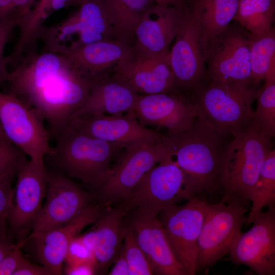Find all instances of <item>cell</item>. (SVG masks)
<instances>
[{
	"instance_id": "obj_1",
	"label": "cell",
	"mask_w": 275,
	"mask_h": 275,
	"mask_svg": "<svg viewBox=\"0 0 275 275\" xmlns=\"http://www.w3.org/2000/svg\"><path fill=\"white\" fill-rule=\"evenodd\" d=\"M14 66L6 82L7 93L33 108L54 138L87 101L91 81L58 52L30 51Z\"/></svg>"
},
{
	"instance_id": "obj_2",
	"label": "cell",
	"mask_w": 275,
	"mask_h": 275,
	"mask_svg": "<svg viewBox=\"0 0 275 275\" xmlns=\"http://www.w3.org/2000/svg\"><path fill=\"white\" fill-rule=\"evenodd\" d=\"M229 136L199 120L188 130L164 135L162 142L183 173L189 198L219 189L223 191Z\"/></svg>"
},
{
	"instance_id": "obj_3",
	"label": "cell",
	"mask_w": 275,
	"mask_h": 275,
	"mask_svg": "<svg viewBox=\"0 0 275 275\" xmlns=\"http://www.w3.org/2000/svg\"><path fill=\"white\" fill-rule=\"evenodd\" d=\"M253 81H210L201 85L191 100L200 121L215 131L236 138L251 123L252 105L259 91Z\"/></svg>"
},
{
	"instance_id": "obj_4",
	"label": "cell",
	"mask_w": 275,
	"mask_h": 275,
	"mask_svg": "<svg viewBox=\"0 0 275 275\" xmlns=\"http://www.w3.org/2000/svg\"><path fill=\"white\" fill-rule=\"evenodd\" d=\"M55 138L56 144L47 156L56 162L63 174L98 189L111 173L114 158L124 149L69 125Z\"/></svg>"
},
{
	"instance_id": "obj_5",
	"label": "cell",
	"mask_w": 275,
	"mask_h": 275,
	"mask_svg": "<svg viewBox=\"0 0 275 275\" xmlns=\"http://www.w3.org/2000/svg\"><path fill=\"white\" fill-rule=\"evenodd\" d=\"M271 139L251 122L246 130L230 142L225 153L222 202L240 200L246 206L268 152Z\"/></svg>"
},
{
	"instance_id": "obj_6",
	"label": "cell",
	"mask_w": 275,
	"mask_h": 275,
	"mask_svg": "<svg viewBox=\"0 0 275 275\" xmlns=\"http://www.w3.org/2000/svg\"><path fill=\"white\" fill-rule=\"evenodd\" d=\"M78 6L63 21L43 27L38 40L43 43L44 50L64 53L88 43L116 39L103 0H82Z\"/></svg>"
},
{
	"instance_id": "obj_7",
	"label": "cell",
	"mask_w": 275,
	"mask_h": 275,
	"mask_svg": "<svg viewBox=\"0 0 275 275\" xmlns=\"http://www.w3.org/2000/svg\"><path fill=\"white\" fill-rule=\"evenodd\" d=\"M246 206L237 200L207 203L198 241L196 272L212 267L229 253L246 222Z\"/></svg>"
},
{
	"instance_id": "obj_8",
	"label": "cell",
	"mask_w": 275,
	"mask_h": 275,
	"mask_svg": "<svg viewBox=\"0 0 275 275\" xmlns=\"http://www.w3.org/2000/svg\"><path fill=\"white\" fill-rule=\"evenodd\" d=\"M124 149L120 161L98 189L99 202L107 206L122 202L146 173L172 157L162 139L141 141Z\"/></svg>"
},
{
	"instance_id": "obj_9",
	"label": "cell",
	"mask_w": 275,
	"mask_h": 275,
	"mask_svg": "<svg viewBox=\"0 0 275 275\" xmlns=\"http://www.w3.org/2000/svg\"><path fill=\"white\" fill-rule=\"evenodd\" d=\"M176 93L186 96L207 78L205 51L196 18L186 5L179 30L168 53Z\"/></svg>"
},
{
	"instance_id": "obj_10",
	"label": "cell",
	"mask_w": 275,
	"mask_h": 275,
	"mask_svg": "<svg viewBox=\"0 0 275 275\" xmlns=\"http://www.w3.org/2000/svg\"><path fill=\"white\" fill-rule=\"evenodd\" d=\"M0 123L8 140L30 159H43L51 149L45 122L24 101L0 91Z\"/></svg>"
},
{
	"instance_id": "obj_11",
	"label": "cell",
	"mask_w": 275,
	"mask_h": 275,
	"mask_svg": "<svg viewBox=\"0 0 275 275\" xmlns=\"http://www.w3.org/2000/svg\"><path fill=\"white\" fill-rule=\"evenodd\" d=\"M249 45L250 33L236 22H231L206 48L205 67L209 81H253Z\"/></svg>"
},
{
	"instance_id": "obj_12",
	"label": "cell",
	"mask_w": 275,
	"mask_h": 275,
	"mask_svg": "<svg viewBox=\"0 0 275 275\" xmlns=\"http://www.w3.org/2000/svg\"><path fill=\"white\" fill-rule=\"evenodd\" d=\"M189 199L183 173L171 158L146 173L120 204L126 214L140 208L158 215L166 208Z\"/></svg>"
},
{
	"instance_id": "obj_13",
	"label": "cell",
	"mask_w": 275,
	"mask_h": 275,
	"mask_svg": "<svg viewBox=\"0 0 275 275\" xmlns=\"http://www.w3.org/2000/svg\"><path fill=\"white\" fill-rule=\"evenodd\" d=\"M207 203L195 196L183 205H172L159 213L172 249L187 275L196 273L198 241Z\"/></svg>"
},
{
	"instance_id": "obj_14",
	"label": "cell",
	"mask_w": 275,
	"mask_h": 275,
	"mask_svg": "<svg viewBox=\"0 0 275 275\" xmlns=\"http://www.w3.org/2000/svg\"><path fill=\"white\" fill-rule=\"evenodd\" d=\"M42 206L31 235L60 228L71 222L91 203V196L61 172L49 173Z\"/></svg>"
},
{
	"instance_id": "obj_15",
	"label": "cell",
	"mask_w": 275,
	"mask_h": 275,
	"mask_svg": "<svg viewBox=\"0 0 275 275\" xmlns=\"http://www.w3.org/2000/svg\"><path fill=\"white\" fill-rule=\"evenodd\" d=\"M253 226L241 233L229 252L235 265L249 267L259 275L275 274V206L261 211Z\"/></svg>"
},
{
	"instance_id": "obj_16",
	"label": "cell",
	"mask_w": 275,
	"mask_h": 275,
	"mask_svg": "<svg viewBox=\"0 0 275 275\" xmlns=\"http://www.w3.org/2000/svg\"><path fill=\"white\" fill-rule=\"evenodd\" d=\"M156 213L143 208L129 210L125 218L154 274L187 275L176 257Z\"/></svg>"
},
{
	"instance_id": "obj_17",
	"label": "cell",
	"mask_w": 275,
	"mask_h": 275,
	"mask_svg": "<svg viewBox=\"0 0 275 275\" xmlns=\"http://www.w3.org/2000/svg\"><path fill=\"white\" fill-rule=\"evenodd\" d=\"M13 204L8 224L17 233L32 227L42 206L49 179L44 158L21 162L16 174Z\"/></svg>"
},
{
	"instance_id": "obj_18",
	"label": "cell",
	"mask_w": 275,
	"mask_h": 275,
	"mask_svg": "<svg viewBox=\"0 0 275 275\" xmlns=\"http://www.w3.org/2000/svg\"><path fill=\"white\" fill-rule=\"evenodd\" d=\"M184 7L151 5L136 28L135 52L147 57L166 56L180 28Z\"/></svg>"
},
{
	"instance_id": "obj_19",
	"label": "cell",
	"mask_w": 275,
	"mask_h": 275,
	"mask_svg": "<svg viewBox=\"0 0 275 275\" xmlns=\"http://www.w3.org/2000/svg\"><path fill=\"white\" fill-rule=\"evenodd\" d=\"M133 111L144 126L164 127L170 133L188 130L197 118L191 100L178 93L139 94Z\"/></svg>"
},
{
	"instance_id": "obj_20",
	"label": "cell",
	"mask_w": 275,
	"mask_h": 275,
	"mask_svg": "<svg viewBox=\"0 0 275 275\" xmlns=\"http://www.w3.org/2000/svg\"><path fill=\"white\" fill-rule=\"evenodd\" d=\"M68 125L88 135L123 148L141 141L161 140L164 135L142 125L134 111L118 115L75 118L70 120Z\"/></svg>"
},
{
	"instance_id": "obj_21",
	"label": "cell",
	"mask_w": 275,
	"mask_h": 275,
	"mask_svg": "<svg viewBox=\"0 0 275 275\" xmlns=\"http://www.w3.org/2000/svg\"><path fill=\"white\" fill-rule=\"evenodd\" d=\"M108 207L101 202L91 203L67 224L44 233L30 235L42 266L53 274H61L63 264L72 240L87 226L93 224Z\"/></svg>"
},
{
	"instance_id": "obj_22",
	"label": "cell",
	"mask_w": 275,
	"mask_h": 275,
	"mask_svg": "<svg viewBox=\"0 0 275 275\" xmlns=\"http://www.w3.org/2000/svg\"><path fill=\"white\" fill-rule=\"evenodd\" d=\"M113 71V77L124 82L139 94L176 93L168 54L163 57H147L134 51L117 65Z\"/></svg>"
},
{
	"instance_id": "obj_23",
	"label": "cell",
	"mask_w": 275,
	"mask_h": 275,
	"mask_svg": "<svg viewBox=\"0 0 275 275\" xmlns=\"http://www.w3.org/2000/svg\"><path fill=\"white\" fill-rule=\"evenodd\" d=\"M134 52L133 47L118 40H105L81 45L64 54L73 67L91 81L107 75Z\"/></svg>"
},
{
	"instance_id": "obj_24",
	"label": "cell",
	"mask_w": 275,
	"mask_h": 275,
	"mask_svg": "<svg viewBox=\"0 0 275 275\" xmlns=\"http://www.w3.org/2000/svg\"><path fill=\"white\" fill-rule=\"evenodd\" d=\"M139 95L129 86L112 76L97 78L91 80L87 101L70 120L98 115H122L133 111Z\"/></svg>"
},
{
	"instance_id": "obj_25",
	"label": "cell",
	"mask_w": 275,
	"mask_h": 275,
	"mask_svg": "<svg viewBox=\"0 0 275 275\" xmlns=\"http://www.w3.org/2000/svg\"><path fill=\"white\" fill-rule=\"evenodd\" d=\"M125 215L121 204L108 206L93 223L96 274H105L120 253L128 229Z\"/></svg>"
},
{
	"instance_id": "obj_26",
	"label": "cell",
	"mask_w": 275,
	"mask_h": 275,
	"mask_svg": "<svg viewBox=\"0 0 275 275\" xmlns=\"http://www.w3.org/2000/svg\"><path fill=\"white\" fill-rule=\"evenodd\" d=\"M238 0H185L198 22L203 46L208 45L233 21Z\"/></svg>"
},
{
	"instance_id": "obj_27",
	"label": "cell",
	"mask_w": 275,
	"mask_h": 275,
	"mask_svg": "<svg viewBox=\"0 0 275 275\" xmlns=\"http://www.w3.org/2000/svg\"><path fill=\"white\" fill-rule=\"evenodd\" d=\"M115 39L133 47L134 33L145 11L154 0H103Z\"/></svg>"
},
{
	"instance_id": "obj_28",
	"label": "cell",
	"mask_w": 275,
	"mask_h": 275,
	"mask_svg": "<svg viewBox=\"0 0 275 275\" xmlns=\"http://www.w3.org/2000/svg\"><path fill=\"white\" fill-rule=\"evenodd\" d=\"M274 0H238L233 21L255 36L268 32L274 21Z\"/></svg>"
},
{
	"instance_id": "obj_29",
	"label": "cell",
	"mask_w": 275,
	"mask_h": 275,
	"mask_svg": "<svg viewBox=\"0 0 275 275\" xmlns=\"http://www.w3.org/2000/svg\"><path fill=\"white\" fill-rule=\"evenodd\" d=\"M249 49L251 78L258 84L275 68L274 27L260 36L250 34Z\"/></svg>"
},
{
	"instance_id": "obj_30",
	"label": "cell",
	"mask_w": 275,
	"mask_h": 275,
	"mask_svg": "<svg viewBox=\"0 0 275 275\" xmlns=\"http://www.w3.org/2000/svg\"><path fill=\"white\" fill-rule=\"evenodd\" d=\"M251 210L245 224H252L263 208L275 206V150L267 154L254 186Z\"/></svg>"
},
{
	"instance_id": "obj_31",
	"label": "cell",
	"mask_w": 275,
	"mask_h": 275,
	"mask_svg": "<svg viewBox=\"0 0 275 275\" xmlns=\"http://www.w3.org/2000/svg\"><path fill=\"white\" fill-rule=\"evenodd\" d=\"M257 96L252 122L270 138L275 134V70L270 71Z\"/></svg>"
},
{
	"instance_id": "obj_32",
	"label": "cell",
	"mask_w": 275,
	"mask_h": 275,
	"mask_svg": "<svg viewBox=\"0 0 275 275\" xmlns=\"http://www.w3.org/2000/svg\"><path fill=\"white\" fill-rule=\"evenodd\" d=\"M122 248L127 262L129 275L154 274L148 259L128 226Z\"/></svg>"
},
{
	"instance_id": "obj_33",
	"label": "cell",
	"mask_w": 275,
	"mask_h": 275,
	"mask_svg": "<svg viewBox=\"0 0 275 275\" xmlns=\"http://www.w3.org/2000/svg\"><path fill=\"white\" fill-rule=\"evenodd\" d=\"M24 158L0 175V233L8 232L7 224L14 200L13 183L18 167Z\"/></svg>"
},
{
	"instance_id": "obj_34",
	"label": "cell",
	"mask_w": 275,
	"mask_h": 275,
	"mask_svg": "<svg viewBox=\"0 0 275 275\" xmlns=\"http://www.w3.org/2000/svg\"><path fill=\"white\" fill-rule=\"evenodd\" d=\"M24 18L15 13L0 18V85L5 84L9 74L7 57L4 54L6 44L10 40L14 30L18 28Z\"/></svg>"
},
{
	"instance_id": "obj_35",
	"label": "cell",
	"mask_w": 275,
	"mask_h": 275,
	"mask_svg": "<svg viewBox=\"0 0 275 275\" xmlns=\"http://www.w3.org/2000/svg\"><path fill=\"white\" fill-rule=\"evenodd\" d=\"M64 262L67 267L73 266L85 262L91 263L95 267L94 254L84 243L80 235L79 234L72 240Z\"/></svg>"
},
{
	"instance_id": "obj_36",
	"label": "cell",
	"mask_w": 275,
	"mask_h": 275,
	"mask_svg": "<svg viewBox=\"0 0 275 275\" xmlns=\"http://www.w3.org/2000/svg\"><path fill=\"white\" fill-rule=\"evenodd\" d=\"M24 154L10 141L0 144V175L25 157Z\"/></svg>"
},
{
	"instance_id": "obj_37",
	"label": "cell",
	"mask_w": 275,
	"mask_h": 275,
	"mask_svg": "<svg viewBox=\"0 0 275 275\" xmlns=\"http://www.w3.org/2000/svg\"><path fill=\"white\" fill-rule=\"evenodd\" d=\"M23 244L11 251L1 262L0 275H14L25 259L20 250Z\"/></svg>"
},
{
	"instance_id": "obj_38",
	"label": "cell",
	"mask_w": 275,
	"mask_h": 275,
	"mask_svg": "<svg viewBox=\"0 0 275 275\" xmlns=\"http://www.w3.org/2000/svg\"><path fill=\"white\" fill-rule=\"evenodd\" d=\"M52 275L43 266L34 264L25 259L14 273V275Z\"/></svg>"
},
{
	"instance_id": "obj_39",
	"label": "cell",
	"mask_w": 275,
	"mask_h": 275,
	"mask_svg": "<svg viewBox=\"0 0 275 275\" xmlns=\"http://www.w3.org/2000/svg\"><path fill=\"white\" fill-rule=\"evenodd\" d=\"M36 3V0H12L13 12L25 19L30 14Z\"/></svg>"
},
{
	"instance_id": "obj_40",
	"label": "cell",
	"mask_w": 275,
	"mask_h": 275,
	"mask_svg": "<svg viewBox=\"0 0 275 275\" xmlns=\"http://www.w3.org/2000/svg\"><path fill=\"white\" fill-rule=\"evenodd\" d=\"M113 264L114 266L108 274L129 275L127 262L122 248Z\"/></svg>"
},
{
	"instance_id": "obj_41",
	"label": "cell",
	"mask_w": 275,
	"mask_h": 275,
	"mask_svg": "<svg viewBox=\"0 0 275 275\" xmlns=\"http://www.w3.org/2000/svg\"><path fill=\"white\" fill-rule=\"evenodd\" d=\"M65 272L69 275H92L96 274L95 265L89 262L66 267Z\"/></svg>"
},
{
	"instance_id": "obj_42",
	"label": "cell",
	"mask_w": 275,
	"mask_h": 275,
	"mask_svg": "<svg viewBox=\"0 0 275 275\" xmlns=\"http://www.w3.org/2000/svg\"><path fill=\"white\" fill-rule=\"evenodd\" d=\"M24 243L21 242L18 244L13 243L8 236L0 240V263L4 257L13 249Z\"/></svg>"
},
{
	"instance_id": "obj_43",
	"label": "cell",
	"mask_w": 275,
	"mask_h": 275,
	"mask_svg": "<svg viewBox=\"0 0 275 275\" xmlns=\"http://www.w3.org/2000/svg\"><path fill=\"white\" fill-rule=\"evenodd\" d=\"M13 12L12 0H0V18Z\"/></svg>"
},
{
	"instance_id": "obj_44",
	"label": "cell",
	"mask_w": 275,
	"mask_h": 275,
	"mask_svg": "<svg viewBox=\"0 0 275 275\" xmlns=\"http://www.w3.org/2000/svg\"><path fill=\"white\" fill-rule=\"evenodd\" d=\"M156 4L163 6H174L182 8L185 5V0H154Z\"/></svg>"
},
{
	"instance_id": "obj_45",
	"label": "cell",
	"mask_w": 275,
	"mask_h": 275,
	"mask_svg": "<svg viewBox=\"0 0 275 275\" xmlns=\"http://www.w3.org/2000/svg\"><path fill=\"white\" fill-rule=\"evenodd\" d=\"M5 141H9L6 136L0 123V144Z\"/></svg>"
},
{
	"instance_id": "obj_46",
	"label": "cell",
	"mask_w": 275,
	"mask_h": 275,
	"mask_svg": "<svg viewBox=\"0 0 275 275\" xmlns=\"http://www.w3.org/2000/svg\"><path fill=\"white\" fill-rule=\"evenodd\" d=\"M8 232L7 233H0V240L2 239L3 238L8 236Z\"/></svg>"
},
{
	"instance_id": "obj_47",
	"label": "cell",
	"mask_w": 275,
	"mask_h": 275,
	"mask_svg": "<svg viewBox=\"0 0 275 275\" xmlns=\"http://www.w3.org/2000/svg\"><path fill=\"white\" fill-rule=\"evenodd\" d=\"M82 0H74L73 6H78L79 3ZM93 1H98V0H93Z\"/></svg>"
}]
</instances>
